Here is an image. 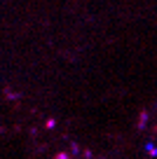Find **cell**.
<instances>
[{"label": "cell", "instance_id": "cell-1", "mask_svg": "<svg viewBox=\"0 0 157 159\" xmlns=\"http://www.w3.org/2000/svg\"><path fill=\"white\" fill-rule=\"evenodd\" d=\"M56 159H70L68 154H56Z\"/></svg>", "mask_w": 157, "mask_h": 159}]
</instances>
